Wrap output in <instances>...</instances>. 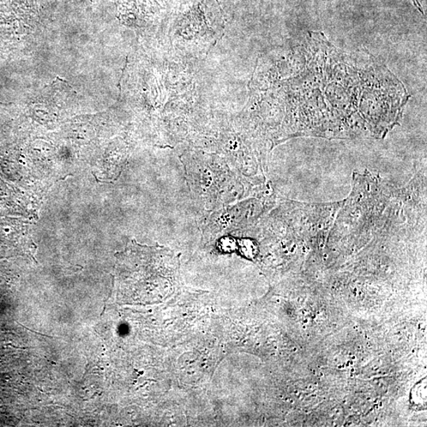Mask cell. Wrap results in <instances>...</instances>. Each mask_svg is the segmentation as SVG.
Masks as SVG:
<instances>
[{"mask_svg":"<svg viewBox=\"0 0 427 427\" xmlns=\"http://www.w3.org/2000/svg\"><path fill=\"white\" fill-rule=\"evenodd\" d=\"M17 324H20V326H21L22 327L25 328L26 329H27V330L30 331V332H32V333H35V334H38V335H42V336H45V338H50V339H53V338H57V339H59V338H56V336L47 335H45V334H42V333H40L36 332V331H34V330L30 329V328H27V327H26V326H22V324H21L20 322H17Z\"/></svg>","mask_w":427,"mask_h":427,"instance_id":"5","label":"cell"},{"mask_svg":"<svg viewBox=\"0 0 427 427\" xmlns=\"http://www.w3.org/2000/svg\"><path fill=\"white\" fill-rule=\"evenodd\" d=\"M190 196L201 212L238 203L249 196L252 177L232 169L222 156L191 150L180 156Z\"/></svg>","mask_w":427,"mask_h":427,"instance_id":"2","label":"cell"},{"mask_svg":"<svg viewBox=\"0 0 427 427\" xmlns=\"http://www.w3.org/2000/svg\"><path fill=\"white\" fill-rule=\"evenodd\" d=\"M238 248H239L240 254L247 259H254L256 256L258 252L256 244L248 238L237 239V249Z\"/></svg>","mask_w":427,"mask_h":427,"instance_id":"4","label":"cell"},{"mask_svg":"<svg viewBox=\"0 0 427 427\" xmlns=\"http://www.w3.org/2000/svg\"><path fill=\"white\" fill-rule=\"evenodd\" d=\"M289 53L291 69L287 99L291 120L312 126L348 123L351 129H376L378 135L398 122L410 95L386 65L363 50L348 52L324 34L309 32ZM322 125V129H323Z\"/></svg>","mask_w":427,"mask_h":427,"instance_id":"1","label":"cell"},{"mask_svg":"<svg viewBox=\"0 0 427 427\" xmlns=\"http://www.w3.org/2000/svg\"><path fill=\"white\" fill-rule=\"evenodd\" d=\"M261 201H240L208 212H201L198 219L204 238L208 242L234 232L244 231L254 225L263 212Z\"/></svg>","mask_w":427,"mask_h":427,"instance_id":"3","label":"cell"}]
</instances>
